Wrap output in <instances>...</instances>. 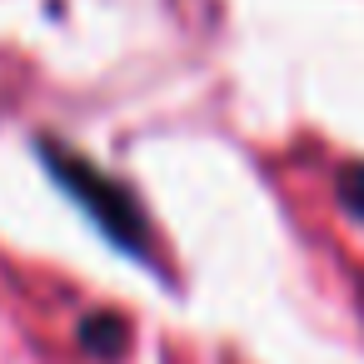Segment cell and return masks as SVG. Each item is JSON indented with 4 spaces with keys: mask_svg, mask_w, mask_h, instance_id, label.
Listing matches in <instances>:
<instances>
[{
    "mask_svg": "<svg viewBox=\"0 0 364 364\" xmlns=\"http://www.w3.org/2000/svg\"><path fill=\"white\" fill-rule=\"evenodd\" d=\"M339 200L354 220H364V165H344L339 170Z\"/></svg>",
    "mask_w": 364,
    "mask_h": 364,
    "instance_id": "cell-3",
    "label": "cell"
},
{
    "mask_svg": "<svg viewBox=\"0 0 364 364\" xmlns=\"http://www.w3.org/2000/svg\"><path fill=\"white\" fill-rule=\"evenodd\" d=\"M36 145H41V160H46V170L55 175V185L90 215V225H95L115 250H125V255H135V259H150V220H145L140 200H135L115 175H105L95 160H85L80 150H70V145H60V140H50V135H41Z\"/></svg>",
    "mask_w": 364,
    "mask_h": 364,
    "instance_id": "cell-1",
    "label": "cell"
},
{
    "mask_svg": "<svg viewBox=\"0 0 364 364\" xmlns=\"http://www.w3.org/2000/svg\"><path fill=\"white\" fill-rule=\"evenodd\" d=\"M130 339H135V329H130V319L120 309H85L75 319V344L95 364H120L130 354Z\"/></svg>",
    "mask_w": 364,
    "mask_h": 364,
    "instance_id": "cell-2",
    "label": "cell"
}]
</instances>
